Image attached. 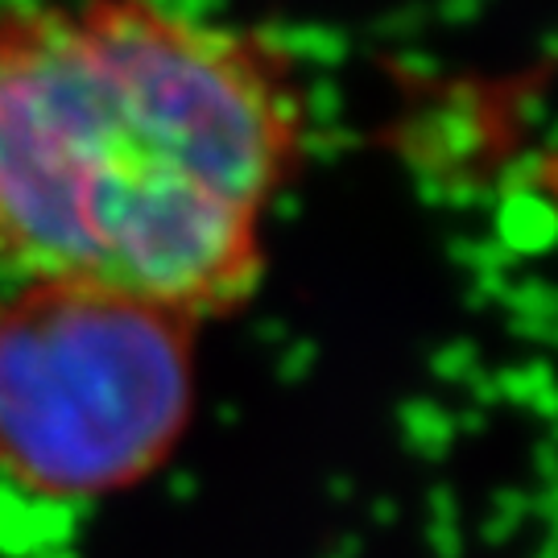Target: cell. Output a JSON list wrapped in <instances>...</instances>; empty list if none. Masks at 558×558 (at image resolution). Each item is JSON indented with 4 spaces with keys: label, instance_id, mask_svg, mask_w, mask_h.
Masks as SVG:
<instances>
[{
    "label": "cell",
    "instance_id": "6da1fadb",
    "mask_svg": "<svg viewBox=\"0 0 558 558\" xmlns=\"http://www.w3.org/2000/svg\"><path fill=\"white\" fill-rule=\"evenodd\" d=\"M302 149L260 38L154 0L0 9V269L182 311L236 306Z\"/></svg>",
    "mask_w": 558,
    "mask_h": 558
},
{
    "label": "cell",
    "instance_id": "7a4b0ae2",
    "mask_svg": "<svg viewBox=\"0 0 558 558\" xmlns=\"http://www.w3.org/2000/svg\"><path fill=\"white\" fill-rule=\"evenodd\" d=\"M195 323L71 281L0 302V468L29 488H129L174 451L195 401Z\"/></svg>",
    "mask_w": 558,
    "mask_h": 558
}]
</instances>
